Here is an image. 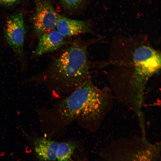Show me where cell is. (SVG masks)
I'll return each instance as SVG.
<instances>
[{
  "label": "cell",
  "mask_w": 161,
  "mask_h": 161,
  "mask_svg": "<svg viewBox=\"0 0 161 161\" xmlns=\"http://www.w3.org/2000/svg\"><path fill=\"white\" fill-rule=\"evenodd\" d=\"M103 97L100 91L89 79L51 107L39 109L38 112L40 122L44 127L54 130L64 128L76 120L78 123Z\"/></svg>",
  "instance_id": "2"
},
{
  "label": "cell",
  "mask_w": 161,
  "mask_h": 161,
  "mask_svg": "<svg viewBox=\"0 0 161 161\" xmlns=\"http://www.w3.org/2000/svg\"><path fill=\"white\" fill-rule=\"evenodd\" d=\"M77 146V144L72 142H63L59 143L56 155L57 161H70Z\"/></svg>",
  "instance_id": "9"
},
{
  "label": "cell",
  "mask_w": 161,
  "mask_h": 161,
  "mask_svg": "<svg viewBox=\"0 0 161 161\" xmlns=\"http://www.w3.org/2000/svg\"><path fill=\"white\" fill-rule=\"evenodd\" d=\"M34 142L35 153L40 160L50 161L56 160L59 144L57 142L42 137L35 138Z\"/></svg>",
  "instance_id": "8"
},
{
  "label": "cell",
  "mask_w": 161,
  "mask_h": 161,
  "mask_svg": "<svg viewBox=\"0 0 161 161\" xmlns=\"http://www.w3.org/2000/svg\"><path fill=\"white\" fill-rule=\"evenodd\" d=\"M90 78L86 49L75 43L54 59L43 74L25 82L43 83L54 94L61 96L69 95Z\"/></svg>",
  "instance_id": "1"
},
{
  "label": "cell",
  "mask_w": 161,
  "mask_h": 161,
  "mask_svg": "<svg viewBox=\"0 0 161 161\" xmlns=\"http://www.w3.org/2000/svg\"><path fill=\"white\" fill-rule=\"evenodd\" d=\"M67 7L70 8L76 7L79 5L82 0H62Z\"/></svg>",
  "instance_id": "10"
},
{
  "label": "cell",
  "mask_w": 161,
  "mask_h": 161,
  "mask_svg": "<svg viewBox=\"0 0 161 161\" xmlns=\"http://www.w3.org/2000/svg\"><path fill=\"white\" fill-rule=\"evenodd\" d=\"M20 0H0V4L10 5L15 4Z\"/></svg>",
  "instance_id": "11"
},
{
  "label": "cell",
  "mask_w": 161,
  "mask_h": 161,
  "mask_svg": "<svg viewBox=\"0 0 161 161\" xmlns=\"http://www.w3.org/2000/svg\"><path fill=\"white\" fill-rule=\"evenodd\" d=\"M58 13L48 2L39 1L33 19L35 33L39 37L45 33L55 29Z\"/></svg>",
  "instance_id": "4"
},
{
  "label": "cell",
  "mask_w": 161,
  "mask_h": 161,
  "mask_svg": "<svg viewBox=\"0 0 161 161\" xmlns=\"http://www.w3.org/2000/svg\"><path fill=\"white\" fill-rule=\"evenodd\" d=\"M67 42L65 37L55 29L40 37L34 53L40 55L51 52L66 44Z\"/></svg>",
  "instance_id": "6"
},
{
  "label": "cell",
  "mask_w": 161,
  "mask_h": 161,
  "mask_svg": "<svg viewBox=\"0 0 161 161\" xmlns=\"http://www.w3.org/2000/svg\"><path fill=\"white\" fill-rule=\"evenodd\" d=\"M4 35L7 42L21 60L24 59L25 27L23 16L21 12L11 16L7 21Z\"/></svg>",
  "instance_id": "3"
},
{
  "label": "cell",
  "mask_w": 161,
  "mask_h": 161,
  "mask_svg": "<svg viewBox=\"0 0 161 161\" xmlns=\"http://www.w3.org/2000/svg\"><path fill=\"white\" fill-rule=\"evenodd\" d=\"M56 30L65 37L90 32V25L84 21L71 19L58 14Z\"/></svg>",
  "instance_id": "7"
},
{
  "label": "cell",
  "mask_w": 161,
  "mask_h": 161,
  "mask_svg": "<svg viewBox=\"0 0 161 161\" xmlns=\"http://www.w3.org/2000/svg\"><path fill=\"white\" fill-rule=\"evenodd\" d=\"M137 69L148 74H151L160 67V57L159 54L145 46L137 49L134 54Z\"/></svg>",
  "instance_id": "5"
}]
</instances>
